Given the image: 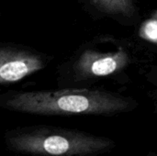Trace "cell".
Listing matches in <instances>:
<instances>
[{"mask_svg":"<svg viewBox=\"0 0 157 156\" xmlns=\"http://www.w3.org/2000/svg\"><path fill=\"white\" fill-rule=\"evenodd\" d=\"M3 108L40 116H114L134 108L121 95L87 88L18 92L4 97Z\"/></svg>","mask_w":157,"mask_h":156,"instance_id":"1","label":"cell"},{"mask_svg":"<svg viewBox=\"0 0 157 156\" xmlns=\"http://www.w3.org/2000/svg\"><path fill=\"white\" fill-rule=\"evenodd\" d=\"M4 143L11 153L30 156H102L116 147L115 141L106 136L48 125L6 131Z\"/></svg>","mask_w":157,"mask_h":156,"instance_id":"2","label":"cell"},{"mask_svg":"<svg viewBox=\"0 0 157 156\" xmlns=\"http://www.w3.org/2000/svg\"><path fill=\"white\" fill-rule=\"evenodd\" d=\"M41 56L28 50L2 46L0 49V83L13 84L43 69Z\"/></svg>","mask_w":157,"mask_h":156,"instance_id":"3","label":"cell"},{"mask_svg":"<svg viewBox=\"0 0 157 156\" xmlns=\"http://www.w3.org/2000/svg\"><path fill=\"white\" fill-rule=\"evenodd\" d=\"M129 62V55L122 49L108 52L86 50L78 58L75 69L81 78L103 77L121 72Z\"/></svg>","mask_w":157,"mask_h":156,"instance_id":"4","label":"cell"},{"mask_svg":"<svg viewBox=\"0 0 157 156\" xmlns=\"http://www.w3.org/2000/svg\"><path fill=\"white\" fill-rule=\"evenodd\" d=\"M91 2L109 14L131 16L134 12L133 0H91Z\"/></svg>","mask_w":157,"mask_h":156,"instance_id":"5","label":"cell"},{"mask_svg":"<svg viewBox=\"0 0 157 156\" xmlns=\"http://www.w3.org/2000/svg\"><path fill=\"white\" fill-rule=\"evenodd\" d=\"M139 36L141 39L152 43L157 44V19L151 17L143 22L139 29Z\"/></svg>","mask_w":157,"mask_h":156,"instance_id":"6","label":"cell"},{"mask_svg":"<svg viewBox=\"0 0 157 156\" xmlns=\"http://www.w3.org/2000/svg\"><path fill=\"white\" fill-rule=\"evenodd\" d=\"M147 156H157V153L156 152H154V151H151L148 153Z\"/></svg>","mask_w":157,"mask_h":156,"instance_id":"7","label":"cell"},{"mask_svg":"<svg viewBox=\"0 0 157 156\" xmlns=\"http://www.w3.org/2000/svg\"><path fill=\"white\" fill-rule=\"evenodd\" d=\"M152 17H155V18H156L157 19V10H155V11H154V12H153V14H152Z\"/></svg>","mask_w":157,"mask_h":156,"instance_id":"8","label":"cell"}]
</instances>
